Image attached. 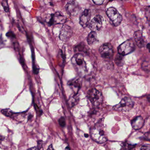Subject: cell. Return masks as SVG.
I'll return each instance as SVG.
<instances>
[{
    "label": "cell",
    "instance_id": "cell-11",
    "mask_svg": "<svg viewBox=\"0 0 150 150\" xmlns=\"http://www.w3.org/2000/svg\"><path fill=\"white\" fill-rule=\"evenodd\" d=\"M91 13L89 10L85 9L82 12L80 18L79 23L83 28H85L89 25Z\"/></svg>",
    "mask_w": 150,
    "mask_h": 150
},
{
    "label": "cell",
    "instance_id": "cell-6",
    "mask_svg": "<svg viewBox=\"0 0 150 150\" xmlns=\"http://www.w3.org/2000/svg\"><path fill=\"white\" fill-rule=\"evenodd\" d=\"M88 97L93 105L98 107L102 104L103 97L101 92L95 89H91L88 93Z\"/></svg>",
    "mask_w": 150,
    "mask_h": 150
},
{
    "label": "cell",
    "instance_id": "cell-28",
    "mask_svg": "<svg viewBox=\"0 0 150 150\" xmlns=\"http://www.w3.org/2000/svg\"><path fill=\"white\" fill-rule=\"evenodd\" d=\"M37 150V147H31V148H29L28 150Z\"/></svg>",
    "mask_w": 150,
    "mask_h": 150
},
{
    "label": "cell",
    "instance_id": "cell-24",
    "mask_svg": "<svg viewBox=\"0 0 150 150\" xmlns=\"http://www.w3.org/2000/svg\"><path fill=\"white\" fill-rule=\"evenodd\" d=\"M141 150H150V145L146 144L142 146L141 148Z\"/></svg>",
    "mask_w": 150,
    "mask_h": 150
},
{
    "label": "cell",
    "instance_id": "cell-31",
    "mask_svg": "<svg viewBox=\"0 0 150 150\" xmlns=\"http://www.w3.org/2000/svg\"><path fill=\"white\" fill-rule=\"evenodd\" d=\"M65 150H72L71 149V148H70V147H67L66 148H65Z\"/></svg>",
    "mask_w": 150,
    "mask_h": 150
},
{
    "label": "cell",
    "instance_id": "cell-9",
    "mask_svg": "<svg viewBox=\"0 0 150 150\" xmlns=\"http://www.w3.org/2000/svg\"><path fill=\"white\" fill-rule=\"evenodd\" d=\"M103 17L100 15H96L91 21L89 25L90 29L93 32H97L101 30L103 25Z\"/></svg>",
    "mask_w": 150,
    "mask_h": 150
},
{
    "label": "cell",
    "instance_id": "cell-17",
    "mask_svg": "<svg viewBox=\"0 0 150 150\" xmlns=\"http://www.w3.org/2000/svg\"><path fill=\"white\" fill-rule=\"evenodd\" d=\"M136 145H133L128 142L123 143L122 144L120 150H131L136 147Z\"/></svg>",
    "mask_w": 150,
    "mask_h": 150
},
{
    "label": "cell",
    "instance_id": "cell-2",
    "mask_svg": "<svg viewBox=\"0 0 150 150\" xmlns=\"http://www.w3.org/2000/svg\"><path fill=\"white\" fill-rule=\"evenodd\" d=\"M71 63L77 74L81 77H84L87 74V66L84 57L81 53H77L72 58Z\"/></svg>",
    "mask_w": 150,
    "mask_h": 150
},
{
    "label": "cell",
    "instance_id": "cell-22",
    "mask_svg": "<svg viewBox=\"0 0 150 150\" xmlns=\"http://www.w3.org/2000/svg\"><path fill=\"white\" fill-rule=\"evenodd\" d=\"M3 9L5 10L6 12H8L9 11V6H8V3L6 1H3L2 3Z\"/></svg>",
    "mask_w": 150,
    "mask_h": 150
},
{
    "label": "cell",
    "instance_id": "cell-30",
    "mask_svg": "<svg viewBox=\"0 0 150 150\" xmlns=\"http://www.w3.org/2000/svg\"><path fill=\"white\" fill-rule=\"evenodd\" d=\"M147 100H148V102L150 103V95H149L147 96Z\"/></svg>",
    "mask_w": 150,
    "mask_h": 150
},
{
    "label": "cell",
    "instance_id": "cell-25",
    "mask_svg": "<svg viewBox=\"0 0 150 150\" xmlns=\"http://www.w3.org/2000/svg\"><path fill=\"white\" fill-rule=\"evenodd\" d=\"M38 146L39 150H40L42 148V141H38Z\"/></svg>",
    "mask_w": 150,
    "mask_h": 150
},
{
    "label": "cell",
    "instance_id": "cell-29",
    "mask_svg": "<svg viewBox=\"0 0 150 150\" xmlns=\"http://www.w3.org/2000/svg\"><path fill=\"white\" fill-rule=\"evenodd\" d=\"M147 49L149 50V52H150V44H148L147 45Z\"/></svg>",
    "mask_w": 150,
    "mask_h": 150
},
{
    "label": "cell",
    "instance_id": "cell-15",
    "mask_svg": "<svg viewBox=\"0 0 150 150\" xmlns=\"http://www.w3.org/2000/svg\"><path fill=\"white\" fill-rule=\"evenodd\" d=\"M145 123L144 119L141 116H137L131 121V125L134 129L138 130L141 129Z\"/></svg>",
    "mask_w": 150,
    "mask_h": 150
},
{
    "label": "cell",
    "instance_id": "cell-5",
    "mask_svg": "<svg viewBox=\"0 0 150 150\" xmlns=\"http://www.w3.org/2000/svg\"><path fill=\"white\" fill-rule=\"evenodd\" d=\"M135 49V44L132 40H128L119 45L118 48V52L119 55L124 56L132 53Z\"/></svg>",
    "mask_w": 150,
    "mask_h": 150
},
{
    "label": "cell",
    "instance_id": "cell-16",
    "mask_svg": "<svg viewBox=\"0 0 150 150\" xmlns=\"http://www.w3.org/2000/svg\"><path fill=\"white\" fill-rule=\"evenodd\" d=\"M87 42L89 45H93L98 41L96 32L92 31L87 37Z\"/></svg>",
    "mask_w": 150,
    "mask_h": 150
},
{
    "label": "cell",
    "instance_id": "cell-18",
    "mask_svg": "<svg viewBox=\"0 0 150 150\" xmlns=\"http://www.w3.org/2000/svg\"><path fill=\"white\" fill-rule=\"evenodd\" d=\"M115 63L117 65L121 66L123 64V56L121 55L116 56L115 59Z\"/></svg>",
    "mask_w": 150,
    "mask_h": 150
},
{
    "label": "cell",
    "instance_id": "cell-20",
    "mask_svg": "<svg viewBox=\"0 0 150 150\" xmlns=\"http://www.w3.org/2000/svg\"><path fill=\"white\" fill-rule=\"evenodd\" d=\"M145 15L147 19L149 22V25H150V6L147 7L145 10Z\"/></svg>",
    "mask_w": 150,
    "mask_h": 150
},
{
    "label": "cell",
    "instance_id": "cell-4",
    "mask_svg": "<svg viewBox=\"0 0 150 150\" xmlns=\"http://www.w3.org/2000/svg\"><path fill=\"white\" fill-rule=\"evenodd\" d=\"M66 17L59 12L48 15L45 18V22L50 26L63 24L66 22Z\"/></svg>",
    "mask_w": 150,
    "mask_h": 150
},
{
    "label": "cell",
    "instance_id": "cell-14",
    "mask_svg": "<svg viewBox=\"0 0 150 150\" xmlns=\"http://www.w3.org/2000/svg\"><path fill=\"white\" fill-rule=\"evenodd\" d=\"M68 85L73 90L75 95H76L81 87V81L77 78L73 79L69 81Z\"/></svg>",
    "mask_w": 150,
    "mask_h": 150
},
{
    "label": "cell",
    "instance_id": "cell-19",
    "mask_svg": "<svg viewBox=\"0 0 150 150\" xmlns=\"http://www.w3.org/2000/svg\"><path fill=\"white\" fill-rule=\"evenodd\" d=\"M1 113L7 117H12L14 115V113L12 112V111L9 109H3L1 110Z\"/></svg>",
    "mask_w": 150,
    "mask_h": 150
},
{
    "label": "cell",
    "instance_id": "cell-7",
    "mask_svg": "<svg viewBox=\"0 0 150 150\" xmlns=\"http://www.w3.org/2000/svg\"><path fill=\"white\" fill-rule=\"evenodd\" d=\"M107 14L114 26H118L122 23V17L115 8H108L107 10Z\"/></svg>",
    "mask_w": 150,
    "mask_h": 150
},
{
    "label": "cell",
    "instance_id": "cell-1",
    "mask_svg": "<svg viewBox=\"0 0 150 150\" xmlns=\"http://www.w3.org/2000/svg\"><path fill=\"white\" fill-rule=\"evenodd\" d=\"M90 134L92 139L98 143H104L108 141L106 131L101 123L96 124L91 130Z\"/></svg>",
    "mask_w": 150,
    "mask_h": 150
},
{
    "label": "cell",
    "instance_id": "cell-8",
    "mask_svg": "<svg viewBox=\"0 0 150 150\" xmlns=\"http://www.w3.org/2000/svg\"><path fill=\"white\" fill-rule=\"evenodd\" d=\"M100 53L101 57L106 59H110L114 55L112 46L110 43H105L101 45L100 48Z\"/></svg>",
    "mask_w": 150,
    "mask_h": 150
},
{
    "label": "cell",
    "instance_id": "cell-27",
    "mask_svg": "<svg viewBox=\"0 0 150 150\" xmlns=\"http://www.w3.org/2000/svg\"><path fill=\"white\" fill-rule=\"evenodd\" d=\"M47 150H55L53 148V146L52 145H50L49 147H48V148Z\"/></svg>",
    "mask_w": 150,
    "mask_h": 150
},
{
    "label": "cell",
    "instance_id": "cell-13",
    "mask_svg": "<svg viewBox=\"0 0 150 150\" xmlns=\"http://www.w3.org/2000/svg\"><path fill=\"white\" fill-rule=\"evenodd\" d=\"M133 37L136 44L139 47L142 48L145 46L146 44L145 40L143 35L142 32L141 30L136 31Z\"/></svg>",
    "mask_w": 150,
    "mask_h": 150
},
{
    "label": "cell",
    "instance_id": "cell-3",
    "mask_svg": "<svg viewBox=\"0 0 150 150\" xmlns=\"http://www.w3.org/2000/svg\"><path fill=\"white\" fill-rule=\"evenodd\" d=\"M134 102L130 97H125L122 100L120 103L114 106V110L118 112H128L133 108Z\"/></svg>",
    "mask_w": 150,
    "mask_h": 150
},
{
    "label": "cell",
    "instance_id": "cell-23",
    "mask_svg": "<svg viewBox=\"0 0 150 150\" xmlns=\"http://www.w3.org/2000/svg\"><path fill=\"white\" fill-rule=\"evenodd\" d=\"M75 96H74V97L70 99V105H72V106H74V105H75V104L77 102V99H75Z\"/></svg>",
    "mask_w": 150,
    "mask_h": 150
},
{
    "label": "cell",
    "instance_id": "cell-32",
    "mask_svg": "<svg viewBox=\"0 0 150 150\" xmlns=\"http://www.w3.org/2000/svg\"><path fill=\"white\" fill-rule=\"evenodd\" d=\"M84 135H85V137H89V135H88V134H85Z\"/></svg>",
    "mask_w": 150,
    "mask_h": 150
},
{
    "label": "cell",
    "instance_id": "cell-26",
    "mask_svg": "<svg viewBox=\"0 0 150 150\" xmlns=\"http://www.w3.org/2000/svg\"><path fill=\"white\" fill-rule=\"evenodd\" d=\"M93 2L97 5H100L103 4V2H104V1H93Z\"/></svg>",
    "mask_w": 150,
    "mask_h": 150
},
{
    "label": "cell",
    "instance_id": "cell-21",
    "mask_svg": "<svg viewBox=\"0 0 150 150\" xmlns=\"http://www.w3.org/2000/svg\"><path fill=\"white\" fill-rule=\"evenodd\" d=\"M59 123L62 127H64L66 126V121L64 117H62L59 120Z\"/></svg>",
    "mask_w": 150,
    "mask_h": 150
},
{
    "label": "cell",
    "instance_id": "cell-12",
    "mask_svg": "<svg viewBox=\"0 0 150 150\" xmlns=\"http://www.w3.org/2000/svg\"><path fill=\"white\" fill-rule=\"evenodd\" d=\"M79 7L75 1H70L67 3L66 5V9L67 12L69 15L75 16L79 11Z\"/></svg>",
    "mask_w": 150,
    "mask_h": 150
},
{
    "label": "cell",
    "instance_id": "cell-10",
    "mask_svg": "<svg viewBox=\"0 0 150 150\" xmlns=\"http://www.w3.org/2000/svg\"><path fill=\"white\" fill-rule=\"evenodd\" d=\"M72 34V30L71 27L67 25H64L60 31L59 38L62 41H66L71 37Z\"/></svg>",
    "mask_w": 150,
    "mask_h": 150
}]
</instances>
